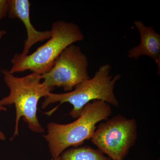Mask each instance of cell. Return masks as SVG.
Wrapping results in <instances>:
<instances>
[{
  "label": "cell",
  "mask_w": 160,
  "mask_h": 160,
  "mask_svg": "<svg viewBox=\"0 0 160 160\" xmlns=\"http://www.w3.org/2000/svg\"><path fill=\"white\" fill-rule=\"evenodd\" d=\"M1 72L10 92L8 96L0 100V103L4 106L14 104L16 109L14 132L11 140L18 135L19 124L22 117L31 131L44 132L45 129L38 118V104L40 99L46 98L52 89L41 82V75L37 73L32 72L17 77L7 69H2Z\"/></svg>",
  "instance_id": "1"
},
{
  "label": "cell",
  "mask_w": 160,
  "mask_h": 160,
  "mask_svg": "<svg viewBox=\"0 0 160 160\" xmlns=\"http://www.w3.org/2000/svg\"><path fill=\"white\" fill-rule=\"evenodd\" d=\"M111 112L109 104L95 100L84 106L80 116L73 122L48 123L47 133L44 138L48 143L52 158H58L69 147H78L86 140L91 138L96 129V124L107 119Z\"/></svg>",
  "instance_id": "2"
},
{
  "label": "cell",
  "mask_w": 160,
  "mask_h": 160,
  "mask_svg": "<svg viewBox=\"0 0 160 160\" xmlns=\"http://www.w3.org/2000/svg\"><path fill=\"white\" fill-rule=\"evenodd\" d=\"M51 31V38L31 54L23 57L14 55L9 70L11 73L30 70L40 75L45 74L51 69L64 49L85 38L78 25L62 20L53 23Z\"/></svg>",
  "instance_id": "3"
},
{
  "label": "cell",
  "mask_w": 160,
  "mask_h": 160,
  "mask_svg": "<svg viewBox=\"0 0 160 160\" xmlns=\"http://www.w3.org/2000/svg\"><path fill=\"white\" fill-rule=\"evenodd\" d=\"M111 66L106 64L101 66L94 76L84 81L75 87L74 90L64 93L49 92L42 104V109L50 104L59 102L57 109L64 103H70L73 109L69 114L74 118L80 116L84 106L95 100H101L109 105L118 106V101L114 92L115 86L121 75L110 74Z\"/></svg>",
  "instance_id": "4"
},
{
  "label": "cell",
  "mask_w": 160,
  "mask_h": 160,
  "mask_svg": "<svg viewBox=\"0 0 160 160\" xmlns=\"http://www.w3.org/2000/svg\"><path fill=\"white\" fill-rule=\"evenodd\" d=\"M137 138L136 120L118 115L100 124L91 141L112 160H123L134 146Z\"/></svg>",
  "instance_id": "5"
},
{
  "label": "cell",
  "mask_w": 160,
  "mask_h": 160,
  "mask_svg": "<svg viewBox=\"0 0 160 160\" xmlns=\"http://www.w3.org/2000/svg\"><path fill=\"white\" fill-rule=\"evenodd\" d=\"M88 58L79 46L70 45L64 49L51 69L41 75L42 82L52 90L62 87L65 91L73 90L77 85L90 78Z\"/></svg>",
  "instance_id": "6"
},
{
  "label": "cell",
  "mask_w": 160,
  "mask_h": 160,
  "mask_svg": "<svg viewBox=\"0 0 160 160\" xmlns=\"http://www.w3.org/2000/svg\"><path fill=\"white\" fill-rule=\"evenodd\" d=\"M30 3L28 0H8V15L11 18H18L24 24L27 32V38L24 42L21 56L27 55L32 47L40 42L51 38L49 31H40L32 25L30 18Z\"/></svg>",
  "instance_id": "7"
},
{
  "label": "cell",
  "mask_w": 160,
  "mask_h": 160,
  "mask_svg": "<svg viewBox=\"0 0 160 160\" xmlns=\"http://www.w3.org/2000/svg\"><path fill=\"white\" fill-rule=\"evenodd\" d=\"M134 23L140 33V43L129 49L128 56L135 60L142 56L149 57L156 63L158 74H160V35L152 26H146L142 21H135Z\"/></svg>",
  "instance_id": "8"
},
{
  "label": "cell",
  "mask_w": 160,
  "mask_h": 160,
  "mask_svg": "<svg viewBox=\"0 0 160 160\" xmlns=\"http://www.w3.org/2000/svg\"><path fill=\"white\" fill-rule=\"evenodd\" d=\"M59 157L60 160H112L105 156L100 150L89 146L68 149L63 152Z\"/></svg>",
  "instance_id": "9"
},
{
  "label": "cell",
  "mask_w": 160,
  "mask_h": 160,
  "mask_svg": "<svg viewBox=\"0 0 160 160\" xmlns=\"http://www.w3.org/2000/svg\"><path fill=\"white\" fill-rule=\"evenodd\" d=\"M8 0H0V22L8 15Z\"/></svg>",
  "instance_id": "10"
},
{
  "label": "cell",
  "mask_w": 160,
  "mask_h": 160,
  "mask_svg": "<svg viewBox=\"0 0 160 160\" xmlns=\"http://www.w3.org/2000/svg\"><path fill=\"white\" fill-rule=\"evenodd\" d=\"M6 136L5 133L2 132L0 131V140L2 141H6Z\"/></svg>",
  "instance_id": "11"
},
{
  "label": "cell",
  "mask_w": 160,
  "mask_h": 160,
  "mask_svg": "<svg viewBox=\"0 0 160 160\" xmlns=\"http://www.w3.org/2000/svg\"><path fill=\"white\" fill-rule=\"evenodd\" d=\"M6 32H7L5 29H2V30H0V40L2 39L4 36L6 34Z\"/></svg>",
  "instance_id": "12"
},
{
  "label": "cell",
  "mask_w": 160,
  "mask_h": 160,
  "mask_svg": "<svg viewBox=\"0 0 160 160\" xmlns=\"http://www.w3.org/2000/svg\"><path fill=\"white\" fill-rule=\"evenodd\" d=\"M7 109L5 106H3L2 104L0 103V111H6Z\"/></svg>",
  "instance_id": "13"
},
{
  "label": "cell",
  "mask_w": 160,
  "mask_h": 160,
  "mask_svg": "<svg viewBox=\"0 0 160 160\" xmlns=\"http://www.w3.org/2000/svg\"><path fill=\"white\" fill-rule=\"evenodd\" d=\"M51 160H60L59 157L58 158H52Z\"/></svg>",
  "instance_id": "14"
}]
</instances>
